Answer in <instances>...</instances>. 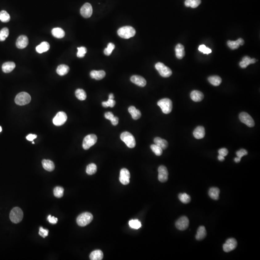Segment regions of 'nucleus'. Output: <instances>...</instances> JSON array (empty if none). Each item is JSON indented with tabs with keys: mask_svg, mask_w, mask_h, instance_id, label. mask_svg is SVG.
Returning a JSON list of instances; mask_svg holds the SVG:
<instances>
[{
	"mask_svg": "<svg viewBox=\"0 0 260 260\" xmlns=\"http://www.w3.org/2000/svg\"><path fill=\"white\" fill-rule=\"evenodd\" d=\"M136 31L134 27L131 26H124L118 31V34L122 38L129 39L135 35Z\"/></svg>",
	"mask_w": 260,
	"mask_h": 260,
	"instance_id": "1",
	"label": "nucleus"
},
{
	"mask_svg": "<svg viewBox=\"0 0 260 260\" xmlns=\"http://www.w3.org/2000/svg\"><path fill=\"white\" fill-rule=\"evenodd\" d=\"M93 216L91 213L85 212L81 213L77 218V223L81 227L86 226L92 221Z\"/></svg>",
	"mask_w": 260,
	"mask_h": 260,
	"instance_id": "2",
	"label": "nucleus"
},
{
	"mask_svg": "<svg viewBox=\"0 0 260 260\" xmlns=\"http://www.w3.org/2000/svg\"><path fill=\"white\" fill-rule=\"evenodd\" d=\"M121 139L129 148H134L136 145L135 138L131 133L124 132L121 135Z\"/></svg>",
	"mask_w": 260,
	"mask_h": 260,
	"instance_id": "3",
	"label": "nucleus"
},
{
	"mask_svg": "<svg viewBox=\"0 0 260 260\" xmlns=\"http://www.w3.org/2000/svg\"><path fill=\"white\" fill-rule=\"evenodd\" d=\"M10 219L14 224L21 222L23 218V213L21 208L14 207L11 210L10 213Z\"/></svg>",
	"mask_w": 260,
	"mask_h": 260,
	"instance_id": "4",
	"label": "nucleus"
},
{
	"mask_svg": "<svg viewBox=\"0 0 260 260\" xmlns=\"http://www.w3.org/2000/svg\"><path fill=\"white\" fill-rule=\"evenodd\" d=\"M157 104L162 110L163 113L168 114L171 112L172 109V103L170 99L163 98L159 101Z\"/></svg>",
	"mask_w": 260,
	"mask_h": 260,
	"instance_id": "5",
	"label": "nucleus"
},
{
	"mask_svg": "<svg viewBox=\"0 0 260 260\" xmlns=\"http://www.w3.org/2000/svg\"><path fill=\"white\" fill-rule=\"evenodd\" d=\"M31 101V96L26 92L19 93L17 94L14 99L16 104L19 105H24L28 104Z\"/></svg>",
	"mask_w": 260,
	"mask_h": 260,
	"instance_id": "6",
	"label": "nucleus"
},
{
	"mask_svg": "<svg viewBox=\"0 0 260 260\" xmlns=\"http://www.w3.org/2000/svg\"><path fill=\"white\" fill-rule=\"evenodd\" d=\"M155 68L162 77L167 78L170 77L172 74L171 69L163 64V63H157L155 65Z\"/></svg>",
	"mask_w": 260,
	"mask_h": 260,
	"instance_id": "7",
	"label": "nucleus"
},
{
	"mask_svg": "<svg viewBox=\"0 0 260 260\" xmlns=\"http://www.w3.org/2000/svg\"><path fill=\"white\" fill-rule=\"evenodd\" d=\"M97 137L94 134H90L87 135L83 141L82 147L85 150H87L97 143Z\"/></svg>",
	"mask_w": 260,
	"mask_h": 260,
	"instance_id": "8",
	"label": "nucleus"
},
{
	"mask_svg": "<svg viewBox=\"0 0 260 260\" xmlns=\"http://www.w3.org/2000/svg\"><path fill=\"white\" fill-rule=\"evenodd\" d=\"M239 120L242 123L246 124L249 127H253L254 126V121L253 118L246 112H241L239 114Z\"/></svg>",
	"mask_w": 260,
	"mask_h": 260,
	"instance_id": "9",
	"label": "nucleus"
},
{
	"mask_svg": "<svg viewBox=\"0 0 260 260\" xmlns=\"http://www.w3.org/2000/svg\"><path fill=\"white\" fill-rule=\"evenodd\" d=\"M68 117L67 114L64 112L60 111L56 114L53 120L54 125L57 126H60L63 125L67 121Z\"/></svg>",
	"mask_w": 260,
	"mask_h": 260,
	"instance_id": "10",
	"label": "nucleus"
},
{
	"mask_svg": "<svg viewBox=\"0 0 260 260\" xmlns=\"http://www.w3.org/2000/svg\"><path fill=\"white\" fill-rule=\"evenodd\" d=\"M189 225L188 219L186 216H184L177 220L175 223V226L179 230L184 231L187 229Z\"/></svg>",
	"mask_w": 260,
	"mask_h": 260,
	"instance_id": "11",
	"label": "nucleus"
},
{
	"mask_svg": "<svg viewBox=\"0 0 260 260\" xmlns=\"http://www.w3.org/2000/svg\"><path fill=\"white\" fill-rule=\"evenodd\" d=\"M237 241L235 238H229L223 245V250L226 253H229L235 250L237 247Z\"/></svg>",
	"mask_w": 260,
	"mask_h": 260,
	"instance_id": "12",
	"label": "nucleus"
},
{
	"mask_svg": "<svg viewBox=\"0 0 260 260\" xmlns=\"http://www.w3.org/2000/svg\"><path fill=\"white\" fill-rule=\"evenodd\" d=\"M130 173L127 169L125 168L122 169L120 171V181L123 185H127L130 183Z\"/></svg>",
	"mask_w": 260,
	"mask_h": 260,
	"instance_id": "13",
	"label": "nucleus"
},
{
	"mask_svg": "<svg viewBox=\"0 0 260 260\" xmlns=\"http://www.w3.org/2000/svg\"><path fill=\"white\" fill-rule=\"evenodd\" d=\"M80 14L85 18H89L93 14V8L90 3L87 2L81 7Z\"/></svg>",
	"mask_w": 260,
	"mask_h": 260,
	"instance_id": "14",
	"label": "nucleus"
},
{
	"mask_svg": "<svg viewBox=\"0 0 260 260\" xmlns=\"http://www.w3.org/2000/svg\"><path fill=\"white\" fill-rule=\"evenodd\" d=\"M158 179L160 182H166L168 179V171L167 168L163 165L160 166L158 169Z\"/></svg>",
	"mask_w": 260,
	"mask_h": 260,
	"instance_id": "15",
	"label": "nucleus"
},
{
	"mask_svg": "<svg viewBox=\"0 0 260 260\" xmlns=\"http://www.w3.org/2000/svg\"><path fill=\"white\" fill-rule=\"evenodd\" d=\"M29 44V39L25 35H21L17 39L16 46L19 49H24Z\"/></svg>",
	"mask_w": 260,
	"mask_h": 260,
	"instance_id": "16",
	"label": "nucleus"
},
{
	"mask_svg": "<svg viewBox=\"0 0 260 260\" xmlns=\"http://www.w3.org/2000/svg\"><path fill=\"white\" fill-rule=\"evenodd\" d=\"M131 81L139 86L144 87L147 85L146 80L143 77L138 75H134L132 76Z\"/></svg>",
	"mask_w": 260,
	"mask_h": 260,
	"instance_id": "17",
	"label": "nucleus"
},
{
	"mask_svg": "<svg viewBox=\"0 0 260 260\" xmlns=\"http://www.w3.org/2000/svg\"><path fill=\"white\" fill-rule=\"evenodd\" d=\"M193 135L195 138L197 139L203 138L205 135V128L201 126L197 127L194 131Z\"/></svg>",
	"mask_w": 260,
	"mask_h": 260,
	"instance_id": "18",
	"label": "nucleus"
},
{
	"mask_svg": "<svg viewBox=\"0 0 260 260\" xmlns=\"http://www.w3.org/2000/svg\"><path fill=\"white\" fill-rule=\"evenodd\" d=\"M256 62V60L254 58H251L249 56H245L242 58V60L239 63V66L241 68H245L250 64H254Z\"/></svg>",
	"mask_w": 260,
	"mask_h": 260,
	"instance_id": "19",
	"label": "nucleus"
},
{
	"mask_svg": "<svg viewBox=\"0 0 260 260\" xmlns=\"http://www.w3.org/2000/svg\"><path fill=\"white\" fill-rule=\"evenodd\" d=\"M244 44V41L242 38L238 39L236 41H228L227 45L231 49L235 50L239 48L240 45H243Z\"/></svg>",
	"mask_w": 260,
	"mask_h": 260,
	"instance_id": "20",
	"label": "nucleus"
},
{
	"mask_svg": "<svg viewBox=\"0 0 260 260\" xmlns=\"http://www.w3.org/2000/svg\"><path fill=\"white\" fill-rule=\"evenodd\" d=\"M190 97L194 102H200L203 100L204 95L202 92L198 90H194L190 93Z\"/></svg>",
	"mask_w": 260,
	"mask_h": 260,
	"instance_id": "21",
	"label": "nucleus"
},
{
	"mask_svg": "<svg viewBox=\"0 0 260 260\" xmlns=\"http://www.w3.org/2000/svg\"><path fill=\"white\" fill-rule=\"evenodd\" d=\"M105 72L104 70H93L90 72V76L93 79L100 80L105 77Z\"/></svg>",
	"mask_w": 260,
	"mask_h": 260,
	"instance_id": "22",
	"label": "nucleus"
},
{
	"mask_svg": "<svg viewBox=\"0 0 260 260\" xmlns=\"http://www.w3.org/2000/svg\"><path fill=\"white\" fill-rule=\"evenodd\" d=\"M15 67V63L13 62H7L2 65V70L3 72L8 73L12 72Z\"/></svg>",
	"mask_w": 260,
	"mask_h": 260,
	"instance_id": "23",
	"label": "nucleus"
},
{
	"mask_svg": "<svg viewBox=\"0 0 260 260\" xmlns=\"http://www.w3.org/2000/svg\"><path fill=\"white\" fill-rule=\"evenodd\" d=\"M175 50L177 58L179 60L182 59L185 55L184 46L182 44L179 43L176 46Z\"/></svg>",
	"mask_w": 260,
	"mask_h": 260,
	"instance_id": "24",
	"label": "nucleus"
},
{
	"mask_svg": "<svg viewBox=\"0 0 260 260\" xmlns=\"http://www.w3.org/2000/svg\"><path fill=\"white\" fill-rule=\"evenodd\" d=\"M128 111L134 120H138L141 117V113L139 110L137 109L134 106L130 107L128 109Z\"/></svg>",
	"mask_w": 260,
	"mask_h": 260,
	"instance_id": "25",
	"label": "nucleus"
},
{
	"mask_svg": "<svg viewBox=\"0 0 260 260\" xmlns=\"http://www.w3.org/2000/svg\"><path fill=\"white\" fill-rule=\"evenodd\" d=\"M43 168L45 170L48 171H52L54 170L55 166L53 161L48 159H43L42 161Z\"/></svg>",
	"mask_w": 260,
	"mask_h": 260,
	"instance_id": "26",
	"label": "nucleus"
},
{
	"mask_svg": "<svg viewBox=\"0 0 260 260\" xmlns=\"http://www.w3.org/2000/svg\"><path fill=\"white\" fill-rule=\"evenodd\" d=\"M154 142L155 145L161 147L162 149H166L168 147V142L166 140L161 138L160 137H156L154 139Z\"/></svg>",
	"mask_w": 260,
	"mask_h": 260,
	"instance_id": "27",
	"label": "nucleus"
},
{
	"mask_svg": "<svg viewBox=\"0 0 260 260\" xmlns=\"http://www.w3.org/2000/svg\"><path fill=\"white\" fill-rule=\"evenodd\" d=\"M50 48V44L47 42H42L41 44L38 45L36 48V50L39 54H42L43 52L48 51Z\"/></svg>",
	"mask_w": 260,
	"mask_h": 260,
	"instance_id": "28",
	"label": "nucleus"
},
{
	"mask_svg": "<svg viewBox=\"0 0 260 260\" xmlns=\"http://www.w3.org/2000/svg\"><path fill=\"white\" fill-rule=\"evenodd\" d=\"M103 253L101 250H95L92 251L90 255V259L91 260H101L103 258Z\"/></svg>",
	"mask_w": 260,
	"mask_h": 260,
	"instance_id": "29",
	"label": "nucleus"
},
{
	"mask_svg": "<svg viewBox=\"0 0 260 260\" xmlns=\"http://www.w3.org/2000/svg\"><path fill=\"white\" fill-rule=\"evenodd\" d=\"M207 232L205 227L204 226H200L198 228L197 233L196 236V238L198 240H201L204 239L206 236Z\"/></svg>",
	"mask_w": 260,
	"mask_h": 260,
	"instance_id": "30",
	"label": "nucleus"
},
{
	"mask_svg": "<svg viewBox=\"0 0 260 260\" xmlns=\"http://www.w3.org/2000/svg\"><path fill=\"white\" fill-rule=\"evenodd\" d=\"M220 192V191L218 188H212L208 191V195L212 199L217 200L219 198Z\"/></svg>",
	"mask_w": 260,
	"mask_h": 260,
	"instance_id": "31",
	"label": "nucleus"
},
{
	"mask_svg": "<svg viewBox=\"0 0 260 260\" xmlns=\"http://www.w3.org/2000/svg\"><path fill=\"white\" fill-rule=\"evenodd\" d=\"M69 70V68L68 66L64 64H61L58 66L56 69V72L60 76H64L68 74Z\"/></svg>",
	"mask_w": 260,
	"mask_h": 260,
	"instance_id": "32",
	"label": "nucleus"
},
{
	"mask_svg": "<svg viewBox=\"0 0 260 260\" xmlns=\"http://www.w3.org/2000/svg\"><path fill=\"white\" fill-rule=\"evenodd\" d=\"M52 34L55 37L61 39L65 36V33L64 30L60 27H56L52 30Z\"/></svg>",
	"mask_w": 260,
	"mask_h": 260,
	"instance_id": "33",
	"label": "nucleus"
},
{
	"mask_svg": "<svg viewBox=\"0 0 260 260\" xmlns=\"http://www.w3.org/2000/svg\"><path fill=\"white\" fill-rule=\"evenodd\" d=\"M208 80L210 84L215 86L219 85L222 82V79L218 76H210L208 78Z\"/></svg>",
	"mask_w": 260,
	"mask_h": 260,
	"instance_id": "34",
	"label": "nucleus"
},
{
	"mask_svg": "<svg viewBox=\"0 0 260 260\" xmlns=\"http://www.w3.org/2000/svg\"><path fill=\"white\" fill-rule=\"evenodd\" d=\"M201 3V0H186L184 2V5L187 7H191L195 8L199 6Z\"/></svg>",
	"mask_w": 260,
	"mask_h": 260,
	"instance_id": "35",
	"label": "nucleus"
},
{
	"mask_svg": "<svg viewBox=\"0 0 260 260\" xmlns=\"http://www.w3.org/2000/svg\"><path fill=\"white\" fill-rule=\"evenodd\" d=\"M75 96L79 100H81V101L85 100L87 97L85 92L83 89H78L76 90L75 92Z\"/></svg>",
	"mask_w": 260,
	"mask_h": 260,
	"instance_id": "36",
	"label": "nucleus"
},
{
	"mask_svg": "<svg viewBox=\"0 0 260 260\" xmlns=\"http://www.w3.org/2000/svg\"><path fill=\"white\" fill-rule=\"evenodd\" d=\"M178 198H179V200L181 201V202H182L183 203H184V204H188V203H189L191 201V198H190V196L187 194L186 193L179 194Z\"/></svg>",
	"mask_w": 260,
	"mask_h": 260,
	"instance_id": "37",
	"label": "nucleus"
},
{
	"mask_svg": "<svg viewBox=\"0 0 260 260\" xmlns=\"http://www.w3.org/2000/svg\"><path fill=\"white\" fill-rule=\"evenodd\" d=\"M10 20V16L9 14L5 10H2L0 12V20L2 22H9Z\"/></svg>",
	"mask_w": 260,
	"mask_h": 260,
	"instance_id": "38",
	"label": "nucleus"
},
{
	"mask_svg": "<svg viewBox=\"0 0 260 260\" xmlns=\"http://www.w3.org/2000/svg\"><path fill=\"white\" fill-rule=\"evenodd\" d=\"M97 171V167L95 164L91 163L87 166L86 171L89 175H93L96 173Z\"/></svg>",
	"mask_w": 260,
	"mask_h": 260,
	"instance_id": "39",
	"label": "nucleus"
},
{
	"mask_svg": "<svg viewBox=\"0 0 260 260\" xmlns=\"http://www.w3.org/2000/svg\"><path fill=\"white\" fill-rule=\"evenodd\" d=\"M9 30L7 27H4L0 31V41H4L9 35Z\"/></svg>",
	"mask_w": 260,
	"mask_h": 260,
	"instance_id": "40",
	"label": "nucleus"
},
{
	"mask_svg": "<svg viewBox=\"0 0 260 260\" xmlns=\"http://www.w3.org/2000/svg\"><path fill=\"white\" fill-rule=\"evenodd\" d=\"M64 189L60 187H57L54 189V194L56 198H61L64 195Z\"/></svg>",
	"mask_w": 260,
	"mask_h": 260,
	"instance_id": "41",
	"label": "nucleus"
},
{
	"mask_svg": "<svg viewBox=\"0 0 260 260\" xmlns=\"http://www.w3.org/2000/svg\"><path fill=\"white\" fill-rule=\"evenodd\" d=\"M151 149L152 151L155 154V155L158 156H160L162 155L163 154V149L161 147H159L158 146L155 145V144H153L151 145Z\"/></svg>",
	"mask_w": 260,
	"mask_h": 260,
	"instance_id": "42",
	"label": "nucleus"
},
{
	"mask_svg": "<svg viewBox=\"0 0 260 260\" xmlns=\"http://www.w3.org/2000/svg\"><path fill=\"white\" fill-rule=\"evenodd\" d=\"M129 225L131 228H134L135 229H138L141 227V223L138 220H132L130 221Z\"/></svg>",
	"mask_w": 260,
	"mask_h": 260,
	"instance_id": "43",
	"label": "nucleus"
},
{
	"mask_svg": "<svg viewBox=\"0 0 260 260\" xmlns=\"http://www.w3.org/2000/svg\"><path fill=\"white\" fill-rule=\"evenodd\" d=\"M115 48V45L112 43H109L106 48L105 49L104 54L106 56H109L111 55L113 50Z\"/></svg>",
	"mask_w": 260,
	"mask_h": 260,
	"instance_id": "44",
	"label": "nucleus"
},
{
	"mask_svg": "<svg viewBox=\"0 0 260 260\" xmlns=\"http://www.w3.org/2000/svg\"><path fill=\"white\" fill-rule=\"evenodd\" d=\"M77 49H78V52H77V56L79 58L84 57L86 53H87V49L85 47H83V46L78 47Z\"/></svg>",
	"mask_w": 260,
	"mask_h": 260,
	"instance_id": "45",
	"label": "nucleus"
},
{
	"mask_svg": "<svg viewBox=\"0 0 260 260\" xmlns=\"http://www.w3.org/2000/svg\"><path fill=\"white\" fill-rule=\"evenodd\" d=\"M102 104L105 108H107L108 107L113 108L114 105H115L116 102L114 99H109L107 101L102 102Z\"/></svg>",
	"mask_w": 260,
	"mask_h": 260,
	"instance_id": "46",
	"label": "nucleus"
},
{
	"mask_svg": "<svg viewBox=\"0 0 260 260\" xmlns=\"http://www.w3.org/2000/svg\"><path fill=\"white\" fill-rule=\"evenodd\" d=\"M199 50L200 52H202L205 54H208L212 53V50L209 48L207 47L204 44L200 45L199 46Z\"/></svg>",
	"mask_w": 260,
	"mask_h": 260,
	"instance_id": "47",
	"label": "nucleus"
},
{
	"mask_svg": "<svg viewBox=\"0 0 260 260\" xmlns=\"http://www.w3.org/2000/svg\"><path fill=\"white\" fill-rule=\"evenodd\" d=\"M49 231L47 229H43L42 227H40V230H39V234L41 237L45 238L46 237H47L48 235Z\"/></svg>",
	"mask_w": 260,
	"mask_h": 260,
	"instance_id": "48",
	"label": "nucleus"
},
{
	"mask_svg": "<svg viewBox=\"0 0 260 260\" xmlns=\"http://www.w3.org/2000/svg\"><path fill=\"white\" fill-rule=\"evenodd\" d=\"M236 154L239 158L241 159L242 157L248 154V152L244 149H241L236 152Z\"/></svg>",
	"mask_w": 260,
	"mask_h": 260,
	"instance_id": "49",
	"label": "nucleus"
},
{
	"mask_svg": "<svg viewBox=\"0 0 260 260\" xmlns=\"http://www.w3.org/2000/svg\"><path fill=\"white\" fill-rule=\"evenodd\" d=\"M218 153L220 155L225 157V156H227V154H228V151L226 148H222L219 150Z\"/></svg>",
	"mask_w": 260,
	"mask_h": 260,
	"instance_id": "50",
	"label": "nucleus"
},
{
	"mask_svg": "<svg viewBox=\"0 0 260 260\" xmlns=\"http://www.w3.org/2000/svg\"><path fill=\"white\" fill-rule=\"evenodd\" d=\"M48 221L49 223H51V224H56L58 221V219L57 218L55 217L54 216H52L50 215L48 217Z\"/></svg>",
	"mask_w": 260,
	"mask_h": 260,
	"instance_id": "51",
	"label": "nucleus"
},
{
	"mask_svg": "<svg viewBox=\"0 0 260 260\" xmlns=\"http://www.w3.org/2000/svg\"><path fill=\"white\" fill-rule=\"evenodd\" d=\"M114 117V115L111 112H106L105 114V119H108V120H110V121H111L113 119Z\"/></svg>",
	"mask_w": 260,
	"mask_h": 260,
	"instance_id": "52",
	"label": "nucleus"
},
{
	"mask_svg": "<svg viewBox=\"0 0 260 260\" xmlns=\"http://www.w3.org/2000/svg\"><path fill=\"white\" fill-rule=\"evenodd\" d=\"M37 135L34 134H30L26 137L27 139L30 141H33L34 139L36 138Z\"/></svg>",
	"mask_w": 260,
	"mask_h": 260,
	"instance_id": "53",
	"label": "nucleus"
},
{
	"mask_svg": "<svg viewBox=\"0 0 260 260\" xmlns=\"http://www.w3.org/2000/svg\"><path fill=\"white\" fill-rule=\"evenodd\" d=\"M110 121L112 125L116 126L119 123V118L117 117L114 116L113 119Z\"/></svg>",
	"mask_w": 260,
	"mask_h": 260,
	"instance_id": "54",
	"label": "nucleus"
},
{
	"mask_svg": "<svg viewBox=\"0 0 260 260\" xmlns=\"http://www.w3.org/2000/svg\"><path fill=\"white\" fill-rule=\"evenodd\" d=\"M218 159L220 161H223V160H225V157L221 156V155H219L218 157Z\"/></svg>",
	"mask_w": 260,
	"mask_h": 260,
	"instance_id": "55",
	"label": "nucleus"
},
{
	"mask_svg": "<svg viewBox=\"0 0 260 260\" xmlns=\"http://www.w3.org/2000/svg\"><path fill=\"white\" fill-rule=\"evenodd\" d=\"M234 160H235V161L236 163H239L240 160H241V159L239 158L238 157H237V158H235L234 159Z\"/></svg>",
	"mask_w": 260,
	"mask_h": 260,
	"instance_id": "56",
	"label": "nucleus"
},
{
	"mask_svg": "<svg viewBox=\"0 0 260 260\" xmlns=\"http://www.w3.org/2000/svg\"><path fill=\"white\" fill-rule=\"evenodd\" d=\"M114 97L113 94H112V93H110V94L109 95V99H114Z\"/></svg>",
	"mask_w": 260,
	"mask_h": 260,
	"instance_id": "57",
	"label": "nucleus"
},
{
	"mask_svg": "<svg viewBox=\"0 0 260 260\" xmlns=\"http://www.w3.org/2000/svg\"><path fill=\"white\" fill-rule=\"evenodd\" d=\"M2 131V128L0 126V132H1Z\"/></svg>",
	"mask_w": 260,
	"mask_h": 260,
	"instance_id": "58",
	"label": "nucleus"
},
{
	"mask_svg": "<svg viewBox=\"0 0 260 260\" xmlns=\"http://www.w3.org/2000/svg\"><path fill=\"white\" fill-rule=\"evenodd\" d=\"M32 144H35V143H34V142H33V141L32 142Z\"/></svg>",
	"mask_w": 260,
	"mask_h": 260,
	"instance_id": "59",
	"label": "nucleus"
}]
</instances>
